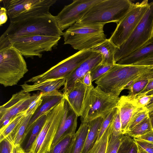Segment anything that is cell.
Listing matches in <instances>:
<instances>
[{
  "label": "cell",
  "instance_id": "bcb514c9",
  "mask_svg": "<svg viewBox=\"0 0 153 153\" xmlns=\"http://www.w3.org/2000/svg\"><path fill=\"white\" fill-rule=\"evenodd\" d=\"M21 148L20 145L15 146L13 144L11 153H19Z\"/></svg>",
  "mask_w": 153,
  "mask_h": 153
},
{
  "label": "cell",
  "instance_id": "f907efd6",
  "mask_svg": "<svg viewBox=\"0 0 153 153\" xmlns=\"http://www.w3.org/2000/svg\"><path fill=\"white\" fill-rule=\"evenodd\" d=\"M145 94L147 95H153V90L148 92Z\"/></svg>",
  "mask_w": 153,
  "mask_h": 153
},
{
  "label": "cell",
  "instance_id": "8fae6325",
  "mask_svg": "<svg viewBox=\"0 0 153 153\" xmlns=\"http://www.w3.org/2000/svg\"><path fill=\"white\" fill-rule=\"evenodd\" d=\"M149 7L147 0L133 3L128 12L117 24L110 40L117 46L120 47L127 39Z\"/></svg>",
  "mask_w": 153,
  "mask_h": 153
},
{
  "label": "cell",
  "instance_id": "2e32d148",
  "mask_svg": "<svg viewBox=\"0 0 153 153\" xmlns=\"http://www.w3.org/2000/svg\"><path fill=\"white\" fill-rule=\"evenodd\" d=\"M91 86L88 87L83 81H80L66 93H63L69 106L78 117L80 116L86 95Z\"/></svg>",
  "mask_w": 153,
  "mask_h": 153
},
{
  "label": "cell",
  "instance_id": "ffe728a7",
  "mask_svg": "<svg viewBox=\"0 0 153 153\" xmlns=\"http://www.w3.org/2000/svg\"><path fill=\"white\" fill-rule=\"evenodd\" d=\"M153 55V37L140 48L116 63L132 65Z\"/></svg>",
  "mask_w": 153,
  "mask_h": 153
},
{
  "label": "cell",
  "instance_id": "9c48e42d",
  "mask_svg": "<svg viewBox=\"0 0 153 153\" xmlns=\"http://www.w3.org/2000/svg\"><path fill=\"white\" fill-rule=\"evenodd\" d=\"M56 0H0L10 22H15L49 13Z\"/></svg>",
  "mask_w": 153,
  "mask_h": 153
},
{
  "label": "cell",
  "instance_id": "5bb4252c",
  "mask_svg": "<svg viewBox=\"0 0 153 153\" xmlns=\"http://www.w3.org/2000/svg\"><path fill=\"white\" fill-rule=\"evenodd\" d=\"M40 93L31 95L23 90L13 94L10 99L0 106V126L13 118L19 113L26 111L39 96Z\"/></svg>",
  "mask_w": 153,
  "mask_h": 153
},
{
  "label": "cell",
  "instance_id": "d4e9b609",
  "mask_svg": "<svg viewBox=\"0 0 153 153\" xmlns=\"http://www.w3.org/2000/svg\"><path fill=\"white\" fill-rule=\"evenodd\" d=\"M152 78L153 69L143 74L125 88L124 89L129 90L127 96L132 99L145 88L149 80Z\"/></svg>",
  "mask_w": 153,
  "mask_h": 153
},
{
  "label": "cell",
  "instance_id": "f6af8a7d",
  "mask_svg": "<svg viewBox=\"0 0 153 153\" xmlns=\"http://www.w3.org/2000/svg\"><path fill=\"white\" fill-rule=\"evenodd\" d=\"M83 82V83L88 87H90L92 85L90 71L88 72L84 76Z\"/></svg>",
  "mask_w": 153,
  "mask_h": 153
},
{
  "label": "cell",
  "instance_id": "ac0fdd59",
  "mask_svg": "<svg viewBox=\"0 0 153 153\" xmlns=\"http://www.w3.org/2000/svg\"><path fill=\"white\" fill-rule=\"evenodd\" d=\"M65 80L63 78L49 79L39 82L34 83L29 85L25 82L21 85L22 90L25 92L40 91L43 94L51 93L58 91L62 86L64 85Z\"/></svg>",
  "mask_w": 153,
  "mask_h": 153
},
{
  "label": "cell",
  "instance_id": "836d02e7",
  "mask_svg": "<svg viewBox=\"0 0 153 153\" xmlns=\"http://www.w3.org/2000/svg\"><path fill=\"white\" fill-rule=\"evenodd\" d=\"M123 134L114 135L112 133L108 143L106 153H117Z\"/></svg>",
  "mask_w": 153,
  "mask_h": 153
},
{
  "label": "cell",
  "instance_id": "d590c367",
  "mask_svg": "<svg viewBox=\"0 0 153 153\" xmlns=\"http://www.w3.org/2000/svg\"><path fill=\"white\" fill-rule=\"evenodd\" d=\"M117 108L113 109L104 118L96 140L98 141L110 124L117 112Z\"/></svg>",
  "mask_w": 153,
  "mask_h": 153
},
{
  "label": "cell",
  "instance_id": "7dc6e473",
  "mask_svg": "<svg viewBox=\"0 0 153 153\" xmlns=\"http://www.w3.org/2000/svg\"><path fill=\"white\" fill-rule=\"evenodd\" d=\"M149 116L150 119L152 129L153 130V110L149 112Z\"/></svg>",
  "mask_w": 153,
  "mask_h": 153
},
{
  "label": "cell",
  "instance_id": "e575fe53",
  "mask_svg": "<svg viewBox=\"0 0 153 153\" xmlns=\"http://www.w3.org/2000/svg\"><path fill=\"white\" fill-rule=\"evenodd\" d=\"M113 65L103 64L101 62L94 67L90 71L92 82L96 80L105 73Z\"/></svg>",
  "mask_w": 153,
  "mask_h": 153
},
{
  "label": "cell",
  "instance_id": "7bdbcfd3",
  "mask_svg": "<svg viewBox=\"0 0 153 153\" xmlns=\"http://www.w3.org/2000/svg\"><path fill=\"white\" fill-rule=\"evenodd\" d=\"M7 13L6 9L4 7H1L0 10V26H1L7 21Z\"/></svg>",
  "mask_w": 153,
  "mask_h": 153
},
{
  "label": "cell",
  "instance_id": "603a6c76",
  "mask_svg": "<svg viewBox=\"0 0 153 153\" xmlns=\"http://www.w3.org/2000/svg\"><path fill=\"white\" fill-rule=\"evenodd\" d=\"M76 137V132L65 134L47 153H73Z\"/></svg>",
  "mask_w": 153,
  "mask_h": 153
},
{
  "label": "cell",
  "instance_id": "4fadbf2b",
  "mask_svg": "<svg viewBox=\"0 0 153 153\" xmlns=\"http://www.w3.org/2000/svg\"><path fill=\"white\" fill-rule=\"evenodd\" d=\"M101 0H74L65 6L56 16L58 27L62 31L77 22L93 6Z\"/></svg>",
  "mask_w": 153,
  "mask_h": 153
},
{
  "label": "cell",
  "instance_id": "816d5d0a",
  "mask_svg": "<svg viewBox=\"0 0 153 153\" xmlns=\"http://www.w3.org/2000/svg\"><path fill=\"white\" fill-rule=\"evenodd\" d=\"M19 153H26L25 150H24L21 147V148Z\"/></svg>",
  "mask_w": 153,
  "mask_h": 153
},
{
  "label": "cell",
  "instance_id": "44dd1931",
  "mask_svg": "<svg viewBox=\"0 0 153 153\" xmlns=\"http://www.w3.org/2000/svg\"><path fill=\"white\" fill-rule=\"evenodd\" d=\"M64 97L63 93L55 95H42L43 104L31 119L25 132V137L30 131V128L34 122L51 108L59 103Z\"/></svg>",
  "mask_w": 153,
  "mask_h": 153
},
{
  "label": "cell",
  "instance_id": "e0dca14e",
  "mask_svg": "<svg viewBox=\"0 0 153 153\" xmlns=\"http://www.w3.org/2000/svg\"><path fill=\"white\" fill-rule=\"evenodd\" d=\"M78 117L66 100L64 114L51 148L55 145L65 134L76 132Z\"/></svg>",
  "mask_w": 153,
  "mask_h": 153
},
{
  "label": "cell",
  "instance_id": "f35d334b",
  "mask_svg": "<svg viewBox=\"0 0 153 153\" xmlns=\"http://www.w3.org/2000/svg\"><path fill=\"white\" fill-rule=\"evenodd\" d=\"M136 143L148 153H153V144L146 141L133 138Z\"/></svg>",
  "mask_w": 153,
  "mask_h": 153
},
{
  "label": "cell",
  "instance_id": "74e56055",
  "mask_svg": "<svg viewBox=\"0 0 153 153\" xmlns=\"http://www.w3.org/2000/svg\"><path fill=\"white\" fill-rule=\"evenodd\" d=\"M13 145L11 138L9 135L0 142L1 153H11Z\"/></svg>",
  "mask_w": 153,
  "mask_h": 153
},
{
  "label": "cell",
  "instance_id": "ee69618b",
  "mask_svg": "<svg viewBox=\"0 0 153 153\" xmlns=\"http://www.w3.org/2000/svg\"><path fill=\"white\" fill-rule=\"evenodd\" d=\"M132 65L153 66V55L146 59L138 62Z\"/></svg>",
  "mask_w": 153,
  "mask_h": 153
},
{
  "label": "cell",
  "instance_id": "6da1fadb",
  "mask_svg": "<svg viewBox=\"0 0 153 153\" xmlns=\"http://www.w3.org/2000/svg\"><path fill=\"white\" fill-rule=\"evenodd\" d=\"M23 56L8 38L0 37V83L4 87L17 85L27 72Z\"/></svg>",
  "mask_w": 153,
  "mask_h": 153
},
{
  "label": "cell",
  "instance_id": "c3c4849f",
  "mask_svg": "<svg viewBox=\"0 0 153 153\" xmlns=\"http://www.w3.org/2000/svg\"><path fill=\"white\" fill-rule=\"evenodd\" d=\"M153 105V95L150 99L149 103L146 107L148 109Z\"/></svg>",
  "mask_w": 153,
  "mask_h": 153
},
{
  "label": "cell",
  "instance_id": "7c38bea8",
  "mask_svg": "<svg viewBox=\"0 0 153 153\" xmlns=\"http://www.w3.org/2000/svg\"><path fill=\"white\" fill-rule=\"evenodd\" d=\"M91 49L79 51L64 59L45 72L33 77L26 82H39L49 79L64 78L93 54Z\"/></svg>",
  "mask_w": 153,
  "mask_h": 153
},
{
  "label": "cell",
  "instance_id": "1f68e13d",
  "mask_svg": "<svg viewBox=\"0 0 153 153\" xmlns=\"http://www.w3.org/2000/svg\"><path fill=\"white\" fill-rule=\"evenodd\" d=\"M152 130L149 116L135 126L125 135L133 138H136Z\"/></svg>",
  "mask_w": 153,
  "mask_h": 153
},
{
  "label": "cell",
  "instance_id": "5b68a950",
  "mask_svg": "<svg viewBox=\"0 0 153 153\" xmlns=\"http://www.w3.org/2000/svg\"><path fill=\"white\" fill-rule=\"evenodd\" d=\"M120 97L104 91L98 86L92 85L88 91L81 115V122H88L96 118L105 117L117 107Z\"/></svg>",
  "mask_w": 153,
  "mask_h": 153
},
{
  "label": "cell",
  "instance_id": "d6a6232c",
  "mask_svg": "<svg viewBox=\"0 0 153 153\" xmlns=\"http://www.w3.org/2000/svg\"><path fill=\"white\" fill-rule=\"evenodd\" d=\"M137 145L134 138L123 135L117 153H137Z\"/></svg>",
  "mask_w": 153,
  "mask_h": 153
},
{
  "label": "cell",
  "instance_id": "52a82bcc",
  "mask_svg": "<svg viewBox=\"0 0 153 153\" xmlns=\"http://www.w3.org/2000/svg\"><path fill=\"white\" fill-rule=\"evenodd\" d=\"M65 101L64 97L47 111L42 129L27 153H47L50 151L64 114Z\"/></svg>",
  "mask_w": 153,
  "mask_h": 153
},
{
  "label": "cell",
  "instance_id": "8992f818",
  "mask_svg": "<svg viewBox=\"0 0 153 153\" xmlns=\"http://www.w3.org/2000/svg\"><path fill=\"white\" fill-rule=\"evenodd\" d=\"M129 0H101L93 6L77 22H114L117 24L131 7Z\"/></svg>",
  "mask_w": 153,
  "mask_h": 153
},
{
  "label": "cell",
  "instance_id": "7a4b0ae2",
  "mask_svg": "<svg viewBox=\"0 0 153 153\" xmlns=\"http://www.w3.org/2000/svg\"><path fill=\"white\" fill-rule=\"evenodd\" d=\"M64 33L59 29L56 16L50 12L15 22H10L1 36L9 38L30 35L61 36Z\"/></svg>",
  "mask_w": 153,
  "mask_h": 153
},
{
  "label": "cell",
  "instance_id": "60d3db41",
  "mask_svg": "<svg viewBox=\"0 0 153 153\" xmlns=\"http://www.w3.org/2000/svg\"><path fill=\"white\" fill-rule=\"evenodd\" d=\"M153 90V78L150 79L145 88L140 93L136 95L132 100H135L145 95L148 92Z\"/></svg>",
  "mask_w": 153,
  "mask_h": 153
},
{
  "label": "cell",
  "instance_id": "f1b7e54d",
  "mask_svg": "<svg viewBox=\"0 0 153 153\" xmlns=\"http://www.w3.org/2000/svg\"><path fill=\"white\" fill-rule=\"evenodd\" d=\"M88 122H81L76 132V137L73 153H81L89 131Z\"/></svg>",
  "mask_w": 153,
  "mask_h": 153
},
{
  "label": "cell",
  "instance_id": "cb8c5ba5",
  "mask_svg": "<svg viewBox=\"0 0 153 153\" xmlns=\"http://www.w3.org/2000/svg\"><path fill=\"white\" fill-rule=\"evenodd\" d=\"M37 109H33L27 113L14 130L9 135L14 145H20L23 142L25 137V134L27 128Z\"/></svg>",
  "mask_w": 153,
  "mask_h": 153
},
{
  "label": "cell",
  "instance_id": "ab89813d",
  "mask_svg": "<svg viewBox=\"0 0 153 153\" xmlns=\"http://www.w3.org/2000/svg\"><path fill=\"white\" fill-rule=\"evenodd\" d=\"M152 95H144L135 100L138 106L145 107L147 105Z\"/></svg>",
  "mask_w": 153,
  "mask_h": 153
},
{
  "label": "cell",
  "instance_id": "83f0119b",
  "mask_svg": "<svg viewBox=\"0 0 153 153\" xmlns=\"http://www.w3.org/2000/svg\"><path fill=\"white\" fill-rule=\"evenodd\" d=\"M26 114V111L22 112L10 119L8 123L1 127L0 142L6 138L14 130Z\"/></svg>",
  "mask_w": 153,
  "mask_h": 153
},
{
  "label": "cell",
  "instance_id": "ba28073f",
  "mask_svg": "<svg viewBox=\"0 0 153 153\" xmlns=\"http://www.w3.org/2000/svg\"><path fill=\"white\" fill-rule=\"evenodd\" d=\"M127 39L117 50L115 63L140 48L153 37V1Z\"/></svg>",
  "mask_w": 153,
  "mask_h": 153
},
{
  "label": "cell",
  "instance_id": "4dcf8cb0",
  "mask_svg": "<svg viewBox=\"0 0 153 153\" xmlns=\"http://www.w3.org/2000/svg\"><path fill=\"white\" fill-rule=\"evenodd\" d=\"M47 116V112L40 117L32 126L30 128L31 133L25 147L26 151H28L39 134L45 123Z\"/></svg>",
  "mask_w": 153,
  "mask_h": 153
},
{
  "label": "cell",
  "instance_id": "9a60e30c",
  "mask_svg": "<svg viewBox=\"0 0 153 153\" xmlns=\"http://www.w3.org/2000/svg\"><path fill=\"white\" fill-rule=\"evenodd\" d=\"M102 60V56L101 54L94 52L89 58L64 78L65 80V83L63 89V93H66L78 82L83 81L85 75L100 64Z\"/></svg>",
  "mask_w": 153,
  "mask_h": 153
},
{
  "label": "cell",
  "instance_id": "7402d4cb",
  "mask_svg": "<svg viewBox=\"0 0 153 153\" xmlns=\"http://www.w3.org/2000/svg\"><path fill=\"white\" fill-rule=\"evenodd\" d=\"M118 48L109 39H107L104 41L91 50L93 52L101 54L102 56L101 63L113 65L116 63L114 61V55Z\"/></svg>",
  "mask_w": 153,
  "mask_h": 153
},
{
  "label": "cell",
  "instance_id": "3957f363",
  "mask_svg": "<svg viewBox=\"0 0 153 153\" xmlns=\"http://www.w3.org/2000/svg\"><path fill=\"white\" fill-rule=\"evenodd\" d=\"M153 69V66L122 65L116 63L95 81L104 91L119 96L122 90L143 74Z\"/></svg>",
  "mask_w": 153,
  "mask_h": 153
},
{
  "label": "cell",
  "instance_id": "277c9868",
  "mask_svg": "<svg viewBox=\"0 0 153 153\" xmlns=\"http://www.w3.org/2000/svg\"><path fill=\"white\" fill-rule=\"evenodd\" d=\"M105 24L76 22L64 32V44L79 51L91 49L107 39L103 30Z\"/></svg>",
  "mask_w": 153,
  "mask_h": 153
},
{
  "label": "cell",
  "instance_id": "b9f144b4",
  "mask_svg": "<svg viewBox=\"0 0 153 153\" xmlns=\"http://www.w3.org/2000/svg\"><path fill=\"white\" fill-rule=\"evenodd\" d=\"M134 138L146 141L153 144V130H152L145 134Z\"/></svg>",
  "mask_w": 153,
  "mask_h": 153
},
{
  "label": "cell",
  "instance_id": "8d00e7d4",
  "mask_svg": "<svg viewBox=\"0 0 153 153\" xmlns=\"http://www.w3.org/2000/svg\"><path fill=\"white\" fill-rule=\"evenodd\" d=\"M111 124L112 126V133L113 135H119L122 134L121 131V123L118 110Z\"/></svg>",
  "mask_w": 153,
  "mask_h": 153
},
{
  "label": "cell",
  "instance_id": "681fc988",
  "mask_svg": "<svg viewBox=\"0 0 153 153\" xmlns=\"http://www.w3.org/2000/svg\"><path fill=\"white\" fill-rule=\"evenodd\" d=\"M137 145L138 148L137 153H148L144 150L143 149L139 146L137 144Z\"/></svg>",
  "mask_w": 153,
  "mask_h": 153
},
{
  "label": "cell",
  "instance_id": "f546056e",
  "mask_svg": "<svg viewBox=\"0 0 153 153\" xmlns=\"http://www.w3.org/2000/svg\"><path fill=\"white\" fill-rule=\"evenodd\" d=\"M149 111L145 107L137 106L134 110L125 135L149 116Z\"/></svg>",
  "mask_w": 153,
  "mask_h": 153
},
{
  "label": "cell",
  "instance_id": "f5cc1de1",
  "mask_svg": "<svg viewBox=\"0 0 153 153\" xmlns=\"http://www.w3.org/2000/svg\"><path fill=\"white\" fill-rule=\"evenodd\" d=\"M152 110H153V106H152L151 108H150L148 110L149 112L150 111Z\"/></svg>",
  "mask_w": 153,
  "mask_h": 153
},
{
  "label": "cell",
  "instance_id": "d6986e66",
  "mask_svg": "<svg viewBox=\"0 0 153 153\" xmlns=\"http://www.w3.org/2000/svg\"><path fill=\"white\" fill-rule=\"evenodd\" d=\"M137 105L135 100L123 95L120 97L117 108L118 110L121 123L122 134L125 135L133 112Z\"/></svg>",
  "mask_w": 153,
  "mask_h": 153
},
{
  "label": "cell",
  "instance_id": "4316f807",
  "mask_svg": "<svg viewBox=\"0 0 153 153\" xmlns=\"http://www.w3.org/2000/svg\"><path fill=\"white\" fill-rule=\"evenodd\" d=\"M111 123L99 140H96L86 153H106L108 141L112 134Z\"/></svg>",
  "mask_w": 153,
  "mask_h": 153
},
{
  "label": "cell",
  "instance_id": "30bf717a",
  "mask_svg": "<svg viewBox=\"0 0 153 153\" xmlns=\"http://www.w3.org/2000/svg\"><path fill=\"white\" fill-rule=\"evenodd\" d=\"M61 36L30 35L9 38L12 46L26 58L36 56L57 48Z\"/></svg>",
  "mask_w": 153,
  "mask_h": 153
},
{
  "label": "cell",
  "instance_id": "484cf974",
  "mask_svg": "<svg viewBox=\"0 0 153 153\" xmlns=\"http://www.w3.org/2000/svg\"><path fill=\"white\" fill-rule=\"evenodd\" d=\"M104 118L99 117L88 122L89 131L81 153H86L96 141Z\"/></svg>",
  "mask_w": 153,
  "mask_h": 153
}]
</instances>
